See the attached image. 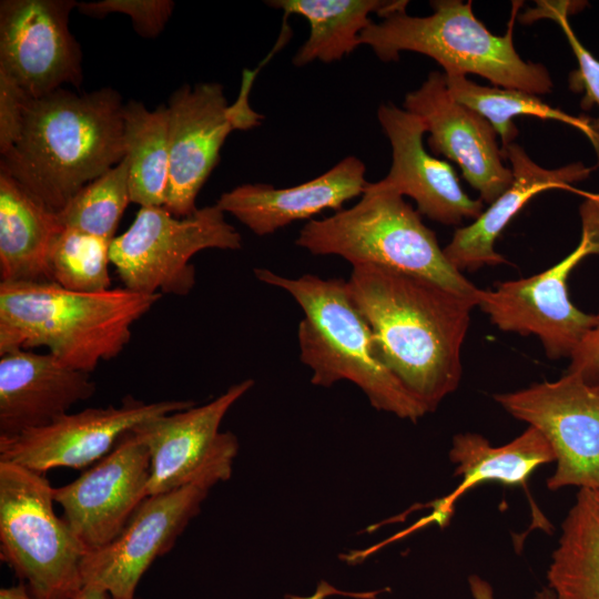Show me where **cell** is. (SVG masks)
<instances>
[{
    "mask_svg": "<svg viewBox=\"0 0 599 599\" xmlns=\"http://www.w3.org/2000/svg\"><path fill=\"white\" fill-rule=\"evenodd\" d=\"M346 282L380 361L427 413L434 412L460 384L461 351L477 300L376 265L353 266Z\"/></svg>",
    "mask_w": 599,
    "mask_h": 599,
    "instance_id": "6da1fadb",
    "label": "cell"
},
{
    "mask_svg": "<svg viewBox=\"0 0 599 599\" xmlns=\"http://www.w3.org/2000/svg\"><path fill=\"white\" fill-rule=\"evenodd\" d=\"M121 94L102 88L75 93L63 88L28 99L20 133L1 154L7 171L53 212L125 156Z\"/></svg>",
    "mask_w": 599,
    "mask_h": 599,
    "instance_id": "7a4b0ae2",
    "label": "cell"
},
{
    "mask_svg": "<svg viewBox=\"0 0 599 599\" xmlns=\"http://www.w3.org/2000/svg\"><path fill=\"white\" fill-rule=\"evenodd\" d=\"M161 297L125 287L81 293L54 283L0 282V355L45 347L62 364L90 374L121 354L133 324Z\"/></svg>",
    "mask_w": 599,
    "mask_h": 599,
    "instance_id": "3957f363",
    "label": "cell"
},
{
    "mask_svg": "<svg viewBox=\"0 0 599 599\" xmlns=\"http://www.w3.org/2000/svg\"><path fill=\"white\" fill-rule=\"evenodd\" d=\"M254 274L262 283L287 292L301 306L300 358L312 370V384L329 387L348 380L377 410L410 422L427 414L378 357L370 327L353 303L346 280L313 274L292 278L267 268H255Z\"/></svg>",
    "mask_w": 599,
    "mask_h": 599,
    "instance_id": "277c9868",
    "label": "cell"
},
{
    "mask_svg": "<svg viewBox=\"0 0 599 599\" xmlns=\"http://www.w3.org/2000/svg\"><path fill=\"white\" fill-rule=\"evenodd\" d=\"M433 13L425 17L396 11L372 22L359 35L384 62L396 61L400 52L425 54L439 63L446 75L477 74L491 84L531 94L550 93L554 87L547 68L525 61L514 45V27L520 1L504 35L493 34L478 20L469 0L430 1Z\"/></svg>",
    "mask_w": 599,
    "mask_h": 599,
    "instance_id": "5b68a950",
    "label": "cell"
},
{
    "mask_svg": "<svg viewBox=\"0 0 599 599\" xmlns=\"http://www.w3.org/2000/svg\"><path fill=\"white\" fill-rule=\"evenodd\" d=\"M295 243L313 255L341 256L352 267L376 265L424 277L478 302L480 288L449 263L419 212L382 180L368 182L352 207L308 221Z\"/></svg>",
    "mask_w": 599,
    "mask_h": 599,
    "instance_id": "8992f818",
    "label": "cell"
},
{
    "mask_svg": "<svg viewBox=\"0 0 599 599\" xmlns=\"http://www.w3.org/2000/svg\"><path fill=\"white\" fill-rule=\"evenodd\" d=\"M44 473L0 460V558L39 599H73L89 552L53 509Z\"/></svg>",
    "mask_w": 599,
    "mask_h": 599,
    "instance_id": "52a82bcc",
    "label": "cell"
},
{
    "mask_svg": "<svg viewBox=\"0 0 599 599\" xmlns=\"http://www.w3.org/2000/svg\"><path fill=\"white\" fill-rule=\"evenodd\" d=\"M578 245L551 267L529 277L480 288L478 305L500 331L536 336L551 361L570 358L596 321L572 304L568 280L582 260L599 255V193L589 192L579 206Z\"/></svg>",
    "mask_w": 599,
    "mask_h": 599,
    "instance_id": "ba28073f",
    "label": "cell"
},
{
    "mask_svg": "<svg viewBox=\"0 0 599 599\" xmlns=\"http://www.w3.org/2000/svg\"><path fill=\"white\" fill-rule=\"evenodd\" d=\"M242 247L240 232L216 205L177 217L164 206L140 207L133 223L110 244V261L124 287L155 295H187L195 285L191 258L207 248Z\"/></svg>",
    "mask_w": 599,
    "mask_h": 599,
    "instance_id": "9c48e42d",
    "label": "cell"
},
{
    "mask_svg": "<svg viewBox=\"0 0 599 599\" xmlns=\"http://www.w3.org/2000/svg\"><path fill=\"white\" fill-rule=\"evenodd\" d=\"M256 71L245 70L241 92L229 104L220 83L181 85L170 97V174L164 207L177 217L193 214L196 196L220 160L234 130L261 124L263 115L248 103Z\"/></svg>",
    "mask_w": 599,
    "mask_h": 599,
    "instance_id": "30bf717a",
    "label": "cell"
},
{
    "mask_svg": "<svg viewBox=\"0 0 599 599\" xmlns=\"http://www.w3.org/2000/svg\"><path fill=\"white\" fill-rule=\"evenodd\" d=\"M494 398L550 444L556 470L547 480L548 489H599V383L567 372L557 380L535 383Z\"/></svg>",
    "mask_w": 599,
    "mask_h": 599,
    "instance_id": "8fae6325",
    "label": "cell"
},
{
    "mask_svg": "<svg viewBox=\"0 0 599 599\" xmlns=\"http://www.w3.org/2000/svg\"><path fill=\"white\" fill-rule=\"evenodd\" d=\"M232 473L214 470L180 488L148 496L121 534L83 558V585L99 587L113 599H134L152 562L169 552L200 512L210 489Z\"/></svg>",
    "mask_w": 599,
    "mask_h": 599,
    "instance_id": "7c38bea8",
    "label": "cell"
},
{
    "mask_svg": "<svg viewBox=\"0 0 599 599\" xmlns=\"http://www.w3.org/2000/svg\"><path fill=\"white\" fill-rule=\"evenodd\" d=\"M253 385V379H244L204 405L152 417L131 430L150 454L149 496L180 488L214 470L232 473L238 441L234 434L220 432V426Z\"/></svg>",
    "mask_w": 599,
    "mask_h": 599,
    "instance_id": "4fadbf2b",
    "label": "cell"
},
{
    "mask_svg": "<svg viewBox=\"0 0 599 599\" xmlns=\"http://www.w3.org/2000/svg\"><path fill=\"white\" fill-rule=\"evenodd\" d=\"M74 0H2L0 71L29 99L42 98L62 84L80 88L82 52L69 29Z\"/></svg>",
    "mask_w": 599,
    "mask_h": 599,
    "instance_id": "5bb4252c",
    "label": "cell"
},
{
    "mask_svg": "<svg viewBox=\"0 0 599 599\" xmlns=\"http://www.w3.org/2000/svg\"><path fill=\"white\" fill-rule=\"evenodd\" d=\"M191 406V400L144 403L129 396L120 406L67 413L43 427L0 438V460L44 474L57 467L83 468L108 455L144 420Z\"/></svg>",
    "mask_w": 599,
    "mask_h": 599,
    "instance_id": "9a60e30c",
    "label": "cell"
},
{
    "mask_svg": "<svg viewBox=\"0 0 599 599\" xmlns=\"http://www.w3.org/2000/svg\"><path fill=\"white\" fill-rule=\"evenodd\" d=\"M151 460L132 432L75 480L54 488L62 518L88 551L111 544L149 496Z\"/></svg>",
    "mask_w": 599,
    "mask_h": 599,
    "instance_id": "2e32d148",
    "label": "cell"
},
{
    "mask_svg": "<svg viewBox=\"0 0 599 599\" xmlns=\"http://www.w3.org/2000/svg\"><path fill=\"white\" fill-rule=\"evenodd\" d=\"M404 109L423 120L430 151L456 163L483 202L490 204L509 187L512 172L504 163L498 134L486 118L451 95L444 72H430L407 93Z\"/></svg>",
    "mask_w": 599,
    "mask_h": 599,
    "instance_id": "e0dca14e",
    "label": "cell"
},
{
    "mask_svg": "<svg viewBox=\"0 0 599 599\" xmlns=\"http://www.w3.org/2000/svg\"><path fill=\"white\" fill-rule=\"evenodd\" d=\"M377 119L392 146V165L382 179L386 185L413 199L420 215L445 225H459L481 214L484 202L463 190L454 167L426 151V126L419 116L383 103Z\"/></svg>",
    "mask_w": 599,
    "mask_h": 599,
    "instance_id": "ac0fdd59",
    "label": "cell"
},
{
    "mask_svg": "<svg viewBox=\"0 0 599 599\" xmlns=\"http://www.w3.org/2000/svg\"><path fill=\"white\" fill-rule=\"evenodd\" d=\"M0 356V438L43 427L95 393L89 373L50 353L13 349Z\"/></svg>",
    "mask_w": 599,
    "mask_h": 599,
    "instance_id": "d6986e66",
    "label": "cell"
},
{
    "mask_svg": "<svg viewBox=\"0 0 599 599\" xmlns=\"http://www.w3.org/2000/svg\"><path fill=\"white\" fill-rule=\"evenodd\" d=\"M502 156L510 163L512 181L481 214L467 226L458 227L444 247L449 263L459 272H475L484 266L507 264L495 250V243L511 219L536 194L548 190H565L582 197L589 192L572 184L587 179L596 166L581 162L558 169H545L529 158L516 142L501 148Z\"/></svg>",
    "mask_w": 599,
    "mask_h": 599,
    "instance_id": "ffe728a7",
    "label": "cell"
},
{
    "mask_svg": "<svg viewBox=\"0 0 599 599\" xmlns=\"http://www.w3.org/2000/svg\"><path fill=\"white\" fill-rule=\"evenodd\" d=\"M365 164L348 155L317 177L291 187L245 183L220 195L216 205L251 232L266 236L331 209L339 211L368 184Z\"/></svg>",
    "mask_w": 599,
    "mask_h": 599,
    "instance_id": "44dd1931",
    "label": "cell"
},
{
    "mask_svg": "<svg viewBox=\"0 0 599 599\" xmlns=\"http://www.w3.org/2000/svg\"><path fill=\"white\" fill-rule=\"evenodd\" d=\"M62 229L57 212L0 169L1 283H52L49 254Z\"/></svg>",
    "mask_w": 599,
    "mask_h": 599,
    "instance_id": "7402d4cb",
    "label": "cell"
},
{
    "mask_svg": "<svg viewBox=\"0 0 599 599\" xmlns=\"http://www.w3.org/2000/svg\"><path fill=\"white\" fill-rule=\"evenodd\" d=\"M449 458L456 465L454 475L461 480L450 495L437 502L433 518L439 524L453 514L455 502L477 485L498 481L507 486H526L538 467L556 460L546 437L532 426L498 447L491 446L477 433L457 434L453 438Z\"/></svg>",
    "mask_w": 599,
    "mask_h": 599,
    "instance_id": "603a6c76",
    "label": "cell"
},
{
    "mask_svg": "<svg viewBox=\"0 0 599 599\" xmlns=\"http://www.w3.org/2000/svg\"><path fill=\"white\" fill-rule=\"evenodd\" d=\"M270 7L298 14L309 23V35L293 57L295 67L315 60H341L359 45L361 33L369 26L370 13L380 18L406 10L405 0H272Z\"/></svg>",
    "mask_w": 599,
    "mask_h": 599,
    "instance_id": "cb8c5ba5",
    "label": "cell"
},
{
    "mask_svg": "<svg viewBox=\"0 0 599 599\" xmlns=\"http://www.w3.org/2000/svg\"><path fill=\"white\" fill-rule=\"evenodd\" d=\"M547 579L555 599H599V489H579Z\"/></svg>",
    "mask_w": 599,
    "mask_h": 599,
    "instance_id": "d4e9b609",
    "label": "cell"
},
{
    "mask_svg": "<svg viewBox=\"0 0 599 599\" xmlns=\"http://www.w3.org/2000/svg\"><path fill=\"white\" fill-rule=\"evenodd\" d=\"M123 120L131 201L140 207L163 206L170 174L167 106L149 110L131 100Z\"/></svg>",
    "mask_w": 599,
    "mask_h": 599,
    "instance_id": "484cf974",
    "label": "cell"
},
{
    "mask_svg": "<svg viewBox=\"0 0 599 599\" xmlns=\"http://www.w3.org/2000/svg\"><path fill=\"white\" fill-rule=\"evenodd\" d=\"M446 80L451 95L458 102L474 109L490 122L500 138V148L514 143L518 135L514 118L527 115L554 120L571 125L588 138L597 155L596 167H599V118L575 116L544 103L536 94L479 85L464 75H446Z\"/></svg>",
    "mask_w": 599,
    "mask_h": 599,
    "instance_id": "4316f807",
    "label": "cell"
},
{
    "mask_svg": "<svg viewBox=\"0 0 599 599\" xmlns=\"http://www.w3.org/2000/svg\"><path fill=\"white\" fill-rule=\"evenodd\" d=\"M131 202L128 161L124 156L120 163L84 185L57 215L63 227L112 242Z\"/></svg>",
    "mask_w": 599,
    "mask_h": 599,
    "instance_id": "83f0119b",
    "label": "cell"
},
{
    "mask_svg": "<svg viewBox=\"0 0 599 599\" xmlns=\"http://www.w3.org/2000/svg\"><path fill=\"white\" fill-rule=\"evenodd\" d=\"M110 244L99 236L63 227L49 254L51 282L81 293L110 290Z\"/></svg>",
    "mask_w": 599,
    "mask_h": 599,
    "instance_id": "f1b7e54d",
    "label": "cell"
},
{
    "mask_svg": "<svg viewBox=\"0 0 599 599\" xmlns=\"http://www.w3.org/2000/svg\"><path fill=\"white\" fill-rule=\"evenodd\" d=\"M583 6L575 1H538L537 7L525 12L520 20L531 22L549 18L561 28L578 62V69L568 77L569 89L575 93H583L580 106L589 111L595 105L599 108V60L579 41L568 20L569 13H575L578 7Z\"/></svg>",
    "mask_w": 599,
    "mask_h": 599,
    "instance_id": "f546056e",
    "label": "cell"
},
{
    "mask_svg": "<svg viewBox=\"0 0 599 599\" xmlns=\"http://www.w3.org/2000/svg\"><path fill=\"white\" fill-rule=\"evenodd\" d=\"M172 0H101L78 2L79 11L89 17L103 18L110 13L129 16L133 27L143 38L159 35L174 9Z\"/></svg>",
    "mask_w": 599,
    "mask_h": 599,
    "instance_id": "4dcf8cb0",
    "label": "cell"
},
{
    "mask_svg": "<svg viewBox=\"0 0 599 599\" xmlns=\"http://www.w3.org/2000/svg\"><path fill=\"white\" fill-rule=\"evenodd\" d=\"M28 99L14 81L0 71V154L18 139Z\"/></svg>",
    "mask_w": 599,
    "mask_h": 599,
    "instance_id": "1f68e13d",
    "label": "cell"
},
{
    "mask_svg": "<svg viewBox=\"0 0 599 599\" xmlns=\"http://www.w3.org/2000/svg\"><path fill=\"white\" fill-rule=\"evenodd\" d=\"M595 316V324L570 356L567 369L588 383H599V309Z\"/></svg>",
    "mask_w": 599,
    "mask_h": 599,
    "instance_id": "d6a6232c",
    "label": "cell"
},
{
    "mask_svg": "<svg viewBox=\"0 0 599 599\" xmlns=\"http://www.w3.org/2000/svg\"><path fill=\"white\" fill-rule=\"evenodd\" d=\"M468 583L474 599H495L491 586L481 577L473 575Z\"/></svg>",
    "mask_w": 599,
    "mask_h": 599,
    "instance_id": "836d02e7",
    "label": "cell"
},
{
    "mask_svg": "<svg viewBox=\"0 0 599 599\" xmlns=\"http://www.w3.org/2000/svg\"><path fill=\"white\" fill-rule=\"evenodd\" d=\"M0 599H39L34 597L28 586L20 581L17 585L3 587L0 589Z\"/></svg>",
    "mask_w": 599,
    "mask_h": 599,
    "instance_id": "e575fe53",
    "label": "cell"
},
{
    "mask_svg": "<svg viewBox=\"0 0 599 599\" xmlns=\"http://www.w3.org/2000/svg\"><path fill=\"white\" fill-rule=\"evenodd\" d=\"M73 599H113L105 590L90 585H84ZM140 599V598H134Z\"/></svg>",
    "mask_w": 599,
    "mask_h": 599,
    "instance_id": "d590c367",
    "label": "cell"
},
{
    "mask_svg": "<svg viewBox=\"0 0 599 599\" xmlns=\"http://www.w3.org/2000/svg\"><path fill=\"white\" fill-rule=\"evenodd\" d=\"M536 599H555V596L549 589H546L536 596Z\"/></svg>",
    "mask_w": 599,
    "mask_h": 599,
    "instance_id": "8d00e7d4",
    "label": "cell"
}]
</instances>
